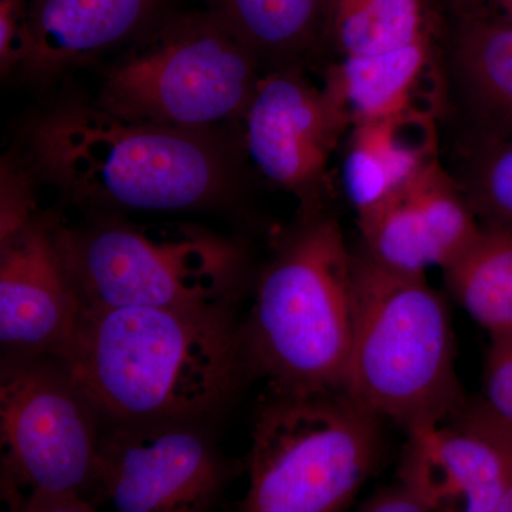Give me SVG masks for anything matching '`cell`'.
<instances>
[{
	"label": "cell",
	"instance_id": "cell-17",
	"mask_svg": "<svg viewBox=\"0 0 512 512\" xmlns=\"http://www.w3.org/2000/svg\"><path fill=\"white\" fill-rule=\"evenodd\" d=\"M362 247L380 265L426 275L446 262V218L421 174L375 210L357 218Z\"/></svg>",
	"mask_w": 512,
	"mask_h": 512
},
{
	"label": "cell",
	"instance_id": "cell-11",
	"mask_svg": "<svg viewBox=\"0 0 512 512\" xmlns=\"http://www.w3.org/2000/svg\"><path fill=\"white\" fill-rule=\"evenodd\" d=\"M511 478L512 421L485 399L410 434L399 470L437 512H498Z\"/></svg>",
	"mask_w": 512,
	"mask_h": 512
},
{
	"label": "cell",
	"instance_id": "cell-20",
	"mask_svg": "<svg viewBox=\"0 0 512 512\" xmlns=\"http://www.w3.org/2000/svg\"><path fill=\"white\" fill-rule=\"evenodd\" d=\"M430 36L426 0H328L326 39L339 57L372 56Z\"/></svg>",
	"mask_w": 512,
	"mask_h": 512
},
{
	"label": "cell",
	"instance_id": "cell-6",
	"mask_svg": "<svg viewBox=\"0 0 512 512\" xmlns=\"http://www.w3.org/2000/svg\"><path fill=\"white\" fill-rule=\"evenodd\" d=\"M258 57L217 15L164 23L111 67L100 109L130 121L204 131L244 116Z\"/></svg>",
	"mask_w": 512,
	"mask_h": 512
},
{
	"label": "cell",
	"instance_id": "cell-9",
	"mask_svg": "<svg viewBox=\"0 0 512 512\" xmlns=\"http://www.w3.org/2000/svg\"><path fill=\"white\" fill-rule=\"evenodd\" d=\"M188 421H121L99 439L93 504L120 512H192L211 503L220 458Z\"/></svg>",
	"mask_w": 512,
	"mask_h": 512
},
{
	"label": "cell",
	"instance_id": "cell-15",
	"mask_svg": "<svg viewBox=\"0 0 512 512\" xmlns=\"http://www.w3.org/2000/svg\"><path fill=\"white\" fill-rule=\"evenodd\" d=\"M450 72L478 143L512 136V23L463 13L451 37Z\"/></svg>",
	"mask_w": 512,
	"mask_h": 512
},
{
	"label": "cell",
	"instance_id": "cell-24",
	"mask_svg": "<svg viewBox=\"0 0 512 512\" xmlns=\"http://www.w3.org/2000/svg\"><path fill=\"white\" fill-rule=\"evenodd\" d=\"M484 2L491 9V12L487 13L488 16L512 23V0H484Z\"/></svg>",
	"mask_w": 512,
	"mask_h": 512
},
{
	"label": "cell",
	"instance_id": "cell-25",
	"mask_svg": "<svg viewBox=\"0 0 512 512\" xmlns=\"http://www.w3.org/2000/svg\"><path fill=\"white\" fill-rule=\"evenodd\" d=\"M498 512H512V478L507 491H505V495L503 501H501L500 508H498Z\"/></svg>",
	"mask_w": 512,
	"mask_h": 512
},
{
	"label": "cell",
	"instance_id": "cell-10",
	"mask_svg": "<svg viewBox=\"0 0 512 512\" xmlns=\"http://www.w3.org/2000/svg\"><path fill=\"white\" fill-rule=\"evenodd\" d=\"M241 119L256 168L299 198L303 217L318 214L329 190L330 160L352 127L325 89L298 67H278L261 76Z\"/></svg>",
	"mask_w": 512,
	"mask_h": 512
},
{
	"label": "cell",
	"instance_id": "cell-14",
	"mask_svg": "<svg viewBox=\"0 0 512 512\" xmlns=\"http://www.w3.org/2000/svg\"><path fill=\"white\" fill-rule=\"evenodd\" d=\"M161 0H28L25 66L57 72L120 45L150 22Z\"/></svg>",
	"mask_w": 512,
	"mask_h": 512
},
{
	"label": "cell",
	"instance_id": "cell-21",
	"mask_svg": "<svg viewBox=\"0 0 512 512\" xmlns=\"http://www.w3.org/2000/svg\"><path fill=\"white\" fill-rule=\"evenodd\" d=\"M458 184L483 227L512 232V136L478 143Z\"/></svg>",
	"mask_w": 512,
	"mask_h": 512
},
{
	"label": "cell",
	"instance_id": "cell-19",
	"mask_svg": "<svg viewBox=\"0 0 512 512\" xmlns=\"http://www.w3.org/2000/svg\"><path fill=\"white\" fill-rule=\"evenodd\" d=\"M256 57L286 60L326 39L328 0H208Z\"/></svg>",
	"mask_w": 512,
	"mask_h": 512
},
{
	"label": "cell",
	"instance_id": "cell-1",
	"mask_svg": "<svg viewBox=\"0 0 512 512\" xmlns=\"http://www.w3.org/2000/svg\"><path fill=\"white\" fill-rule=\"evenodd\" d=\"M99 412L121 421H190L232 393L245 366L220 309L83 308L59 357Z\"/></svg>",
	"mask_w": 512,
	"mask_h": 512
},
{
	"label": "cell",
	"instance_id": "cell-12",
	"mask_svg": "<svg viewBox=\"0 0 512 512\" xmlns=\"http://www.w3.org/2000/svg\"><path fill=\"white\" fill-rule=\"evenodd\" d=\"M0 241L3 348L59 359L83 312L82 296L64 255L62 229L33 217Z\"/></svg>",
	"mask_w": 512,
	"mask_h": 512
},
{
	"label": "cell",
	"instance_id": "cell-16",
	"mask_svg": "<svg viewBox=\"0 0 512 512\" xmlns=\"http://www.w3.org/2000/svg\"><path fill=\"white\" fill-rule=\"evenodd\" d=\"M433 60L431 37L372 56L340 57L326 73L330 100L350 124L420 110L417 94Z\"/></svg>",
	"mask_w": 512,
	"mask_h": 512
},
{
	"label": "cell",
	"instance_id": "cell-7",
	"mask_svg": "<svg viewBox=\"0 0 512 512\" xmlns=\"http://www.w3.org/2000/svg\"><path fill=\"white\" fill-rule=\"evenodd\" d=\"M62 242L83 308L220 309L237 282L235 248L185 225L62 229Z\"/></svg>",
	"mask_w": 512,
	"mask_h": 512
},
{
	"label": "cell",
	"instance_id": "cell-2",
	"mask_svg": "<svg viewBox=\"0 0 512 512\" xmlns=\"http://www.w3.org/2000/svg\"><path fill=\"white\" fill-rule=\"evenodd\" d=\"M353 339L346 389L407 436L433 429L467 397L456 373L446 299L426 275L403 274L353 251Z\"/></svg>",
	"mask_w": 512,
	"mask_h": 512
},
{
	"label": "cell",
	"instance_id": "cell-3",
	"mask_svg": "<svg viewBox=\"0 0 512 512\" xmlns=\"http://www.w3.org/2000/svg\"><path fill=\"white\" fill-rule=\"evenodd\" d=\"M39 173L73 200L141 211L201 207L221 194L227 167L202 131L70 107L30 137Z\"/></svg>",
	"mask_w": 512,
	"mask_h": 512
},
{
	"label": "cell",
	"instance_id": "cell-22",
	"mask_svg": "<svg viewBox=\"0 0 512 512\" xmlns=\"http://www.w3.org/2000/svg\"><path fill=\"white\" fill-rule=\"evenodd\" d=\"M484 399L512 421V336L491 338L484 370Z\"/></svg>",
	"mask_w": 512,
	"mask_h": 512
},
{
	"label": "cell",
	"instance_id": "cell-13",
	"mask_svg": "<svg viewBox=\"0 0 512 512\" xmlns=\"http://www.w3.org/2000/svg\"><path fill=\"white\" fill-rule=\"evenodd\" d=\"M429 111L360 121L346 134L342 185L357 218L375 210L437 160Z\"/></svg>",
	"mask_w": 512,
	"mask_h": 512
},
{
	"label": "cell",
	"instance_id": "cell-18",
	"mask_svg": "<svg viewBox=\"0 0 512 512\" xmlns=\"http://www.w3.org/2000/svg\"><path fill=\"white\" fill-rule=\"evenodd\" d=\"M443 272L451 296L491 338L512 336V232L483 227L476 244Z\"/></svg>",
	"mask_w": 512,
	"mask_h": 512
},
{
	"label": "cell",
	"instance_id": "cell-4",
	"mask_svg": "<svg viewBox=\"0 0 512 512\" xmlns=\"http://www.w3.org/2000/svg\"><path fill=\"white\" fill-rule=\"evenodd\" d=\"M353 313V251L339 221L303 217L259 276L239 336L244 363L271 387H346Z\"/></svg>",
	"mask_w": 512,
	"mask_h": 512
},
{
	"label": "cell",
	"instance_id": "cell-23",
	"mask_svg": "<svg viewBox=\"0 0 512 512\" xmlns=\"http://www.w3.org/2000/svg\"><path fill=\"white\" fill-rule=\"evenodd\" d=\"M367 512H437L436 507L412 485L397 481L389 487L380 488L367 498L360 507Z\"/></svg>",
	"mask_w": 512,
	"mask_h": 512
},
{
	"label": "cell",
	"instance_id": "cell-8",
	"mask_svg": "<svg viewBox=\"0 0 512 512\" xmlns=\"http://www.w3.org/2000/svg\"><path fill=\"white\" fill-rule=\"evenodd\" d=\"M92 404L67 373L36 365L0 380L2 498L12 511H94L99 439Z\"/></svg>",
	"mask_w": 512,
	"mask_h": 512
},
{
	"label": "cell",
	"instance_id": "cell-5",
	"mask_svg": "<svg viewBox=\"0 0 512 512\" xmlns=\"http://www.w3.org/2000/svg\"><path fill=\"white\" fill-rule=\"evenodd\" d=\"M382 421L346 387L269 386L255 413L242 510H345L380 463Z\"/></svg>",
	"mask_w": 512,
	"mask_h": 512
}]
</instances>
